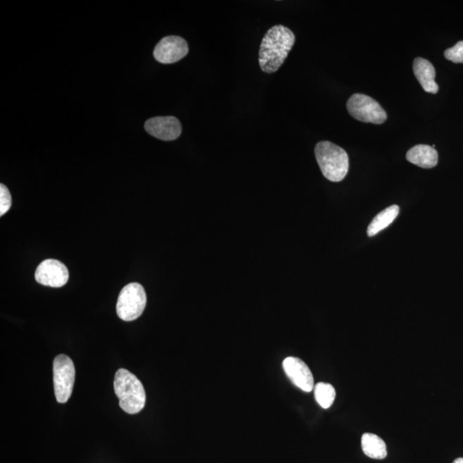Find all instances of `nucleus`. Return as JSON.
Returning <instances> with one entry per match:
<instances>
[{"instance_id": "9d476101", "label": "nucleus", "mask_w": 463, "mask_h": 463, "mask_svg": "<svg viewBox=\"0 0 463 463\" xmlns=\"http://www.w3.org/2000/svg\"><path fill=\"white\" fill-rule=\"evenodd\" d=\"M285 374L294 386L305 392L313 391L314 379L311 370L303 360L296 357H288L282 363Z\"/></svg>"}, {"instance_id": "7ed1b4c3", "label": "nucleus", "mask_w": 463, "mask_h": 463, "mask_svg": "<svg viewBox=\"0 0 463 463\" xmlns=\"http://www.w3.org/2000/svg\"><path fill=\"white\" fill-rule=\"evenodd\" d=\"M315 156L321 172L332 182L343 180L349 170V159L343 148L329 141H322L316 145Z\"/></svg>"}, {"instance_id": "4468645a", "label": "nucleus", "mask_w": 463, "mask_h": 463, "mask_svg": "<svg viewBox=\"0 0 463 463\" xmlns=\"http://www.w3.org/2000/svg\"><path fill=\"white\" fill-rule=\"evenodd\" d=\"M400 208L398 205L388 207L387 209L380 212L368 226L367 234L369 237L374 236L380 231L386 229L390 226L399 215Z\"/></svg>"}, {"instance_id": "20e7f679", "label": "nucleus", "mask_w": 463, "mask_h": 463, "mask_svg": "<svg viewBox=\"0 0 463 463\" xmlns=\"http://www.w3.org/2000/svg\"><path fill=\"white\" fill-rule=\"evenodd\" d=\"M147 304L146 292L137 282L125 286L118 298L116 311L120 319L134 321L142 315Z\"/></svg>"}, {"instance_id": "39448f33", "label": "nucleus", "mask_w": 463, "mask_h": 463, "mask_svg": "<svg viewBox=\"0 0 463 463\" xmlns=\"http://www.w3.org/2000/svg\"><path fill=\"white\" fill-rule=\"evenodd\" d=\"M53 386L58 403L68 402L72 394L75 382V367L68 355H60L53 360Z\"/></svg>"}, {"instance_id": "f03ea898", "label": "nucleus", "mask_w": 463, "mask_h": 463, "mask_svg": "<svg viewBox=\"0 0 463 463\" xmlns=\"http://www.w3.org/2000/svg\"><path fill=\"white\" fill-rule=\"evenodd\" d=\"M113 386L120 400V407L125 413L136 414L144 410L146 393L143 383L134 374L125 369H120L115 374Z\"/></svg>"}, {"instance_id": "f257e3e1", "label": "nucleus", "mask_w": 463, "mask_h": 463, "mask_svg": "<svg viewBox=\"0 0 463 463\" xmlns=\"http://www.w3.org/2000/svg\"><path fill=\"white\" fill-rule=\"evenodd\" d=\"M296 43V35L284 25L273 26L262 38L259 50V65L262 72L274 73L288 58Z\"/></svg>"}, {"instance_id": "ddd939ff", "label": "nucleus", "mask_w": 463, "mask_h": 463, "mask_svg": "<svg viewBox=\"0 0 463 463\" xmlns=\"http://www.w3.org/2000/svg\"><path fill=\"white\" fill-rule=\"evenodd\" d=\"M361 447L368 457L382 460L387 457L386 443L375 434L364 433L361 438Z\"/></svg>"}, {"instance_id": "2eb2a0df", "label": "nucleus", "mask_w": 463, "mask_h": 463, "mask_svg": "<svg viewBox=\"0 0 463 463\" xmlns=\"http://www.w3.org/2000/svg\"><path fill=\"white\" fill-rule=\"evenodd\" d=\"M314 395L317 403L324 410L331 407L336 395L335 388L331 383H319L314 387Z\"/></svg>"}, {"instance_id": "a211bd4d", "label": "nucleus", "mask_w": 463, "mask_h": 463, "mask_svg": "<svg viewBox=\"0 0 463 463\" xmlns=\"http://www.w3.org/2000/svg\"><path fill=\"white\" fill-rule=\"evenodd\" d=\"M453 463H463V458H457Z\"/></svg>"}, {"instance_id": "9b49d317", "label": "nucleus", "mask_w": 463, "mask_h": 463, "mask_svg": "<svg viewBox=\"0 0 463 463\" xmlns=\"http://www.w3.org/2000/svg\"><path fill=\"white\" fill-rule=\"evenodd\" d=\"M414 73L424 90L427 93L437 94L438 85L435 82L436 70L429 61L423 58H416L413 64Z\"/></svg>"}, {"instance_id": "1a4fd4ad", "label": "nucleus", "mask_w": 463, "mask_h": 463, "mask_svg": "<svg viewBox=\"0 0 463 463\" xmlns=\"http://www.w3.org/2000/svg\"><path fill=\"white\" fill-rule=\"evenodd\" d=\"M148 134L163 141H174L182 134V127L174 116L155 117L145 122Z\"/></svg>"}, {"instance_id": "dca6fc26", "label": "nucleus", "mask_w": 463, "mask_h": 463, "mask_svg": "<svg viewBox=\"0 0 463 463\" xmlns=\"http://www.w3.org/2000/svg\"><path fill=\"white\" fill-rule=\"evenodd\" d=\"M11 207V196L5 184H0V215L3 217Z\"/></svg>"}, {"instance_id": "6e6552de", "label": "nucleus", "mask_w": 463, "mask_h": 463, "mask_svg": "<svg viewBox=\"0 0 463 463\" xmlns=\"http://www.w3.org/2000/svg\"><path fill=\"white\" fill-rule=\"evenodd\" d=\"M189 53V46L184 39L167 37L162 39L154 50L156 60L162 64H174L182 61Z\"/></svg>"}, {"instance_id": "f8f14e48", "label": "nucleus", "mask_w": 463, "mask_h": 463, "mask_svg": "<svg viewBox=\"0 0 463 463\" xmlns=\"http://www.w3.org/2000/svg\"><path fill=\"white\" fill-rule=\"evenodd\" d=\"M406 158L410 163L422 168H433L438 162V151L429 145L419 144L411 148Z\"/></svg>"}, {"instance_id": "0eeeda50", "label": "nucleus", "mask_w": 463, "mask_h": 463, "mask_svg": "<svg viewBox=\"0 0 463 463\" xmlns=\"http://www.w3.org/2000/svg\"><path fill=\"white\" fill-rule=\"evenodd\" d=\"M35 280L43 286L62 288L68 284L69 272L66 266L56 259H46L38 265Z\"/></svg>"}, {"instance_id": "423d86ee", "label": "nucleus", "mask_w": 463, "mask_h": 463, "mask_svg": "<svg viewBox=\"0 0 463 463\" xmlns=\"http://www.w3.org/2000/svg\"><path fill=\"white\" fill-rule=\"evenodd\" d=\"M347 108L349 115L361 122L380 125L387 120V113L381 105L363 94H355L349 98Z\"/></svg>"}, {"instance_id": "f3484780", "label": "nucleus", "mask_w": 463, "mask_h": 463, "mask_svg": "<svg viewBox=\"0 0 463 463\" xmlns=\"http://www.w3.org/2000/svg\"><path fill=\"white\" fill-rule=\"evenodd\" d=\"M445 57L453 63H463V42H459L453 48L445 51Z\"/></svg>"}]
</instances>
